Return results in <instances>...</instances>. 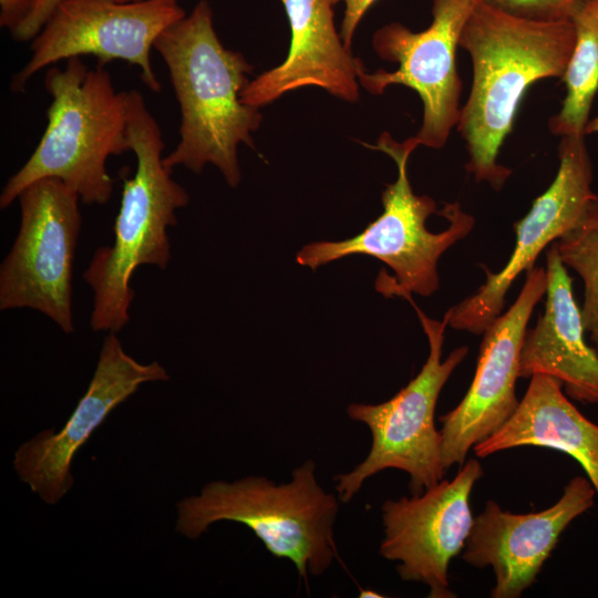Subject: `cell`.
Returning <instances> with one entry per match:
<instances>
[{"label": "cell", "mask_w": 598, "mask_h": 598, "mask_svg": "<svg viewBox=\"0 0 598 598\" xmlns=\"http://www.w3.org/2000/svg\"><path fill=\"white\" fill-rule=\"evenodd\" d=\"M575 44L570 19L538 22L511 17L477 2L458 47L471 56L473 83L457 131L466 144L465 168L499 190L512 169L497 162L526 90L563 78Z\"/></svg>", "instance_id": "obj_1"}, {"label": "cell", "mask_w": 598, "mask_h": 598, "mask_svg": "<svg viewBox=\"0 0 598 598\" xmlns=\"http://www.w3.org/2000/svg\"><path fill=\"white\" fill-rule=\"evenodd\" d=\"M154 49L167 65L181 109L179 142L163 157L164 165L200 174L213 164L230 187H237L238 146L255 148L251 133L262 121L259 109L241 100L252 65L240 52L223 45L207 0L164 30Z\"/></svg>", "instance_id": "obj_2"}, {"label": "cell", "mask_w": 598, "mask_h": 598, "mask_svg": "<svg viewBox=\"0 0 598 598\" xmlns=\"http://www.w3.org/2000/svg\"><path fill=\"white\" fill-rule=\"evenodd\" d=\"M127 137L137 165L134 176L123 182L114 243L100 247L83 274L94 293L90 320L94 331L116 333L127 324L133 272L142 265L166 269L171 258L167 228L176 225V210L189 202L163 163L161 127L136 90L127 91Z\"/></svg>", "instance_id": "obj_3"}, {"label": "cell", "mask_w": 598, "mask_h": 598, "mask_svg": "<svg viewBox=\"0 0 598 598\" xmlns=\"http://www.w3.org/2000/svg\"><path fill=\"white\" fill-rule=\"evenodd\" d=\"M44 86L52 102L48 125L34 152L7 182L2 209L34 181L61 179L85 204L102 205L113 194L106 159L131 151L127 137V91L116 92L111 74L99 65L89 70L81 56L64 69L51 65Z\"/></svg>", "instance_id": "obj_4"}, {"label": "cell", "mask_w": 598, "mask_h": 598, "mask_svg": "<svg viewBox=\"0 0 598 598\" xmlns=\"http://www.w3.org/2000/svg\"><path fill=\"white\" fill-rule=\"evenodd\" d=\"M419 145L415 136L396 142L388 132L379 136L375 145H369L388 154L398 167L396 179L382 193V214L351 238L303 246L297 262L316 270L347 256H371L394 272L391 276L382 269L377 278L375 289L384 297L434 293L440 283L439 259L471 233L475 219L457 200L444 203L437 212L433 198L413 193L408 161Z\"/></svg>", "instance_id": "obj_5"}, {"label": "cell", "mask_w": 598, "mask_h": 598, "mask_svg": "<svg viewBox=\"0 0 598 598\" xmlns=\"http://www.w3.org/2000/svg\"><path fill=\"white\" fill-rule=\"evenodd\" d=\"M338 499L321 487L316 463L308 460L285 484L264 476L209 482L198 495L177 503L176 532L196 539L220 520L244 524L271 555L291 560L308 582L309 575L323 574L337 555Z\"/></svg>", "instance_id": "obj_6"}, {"label": "cell", "mask_w": 598, "mask_h": 598, "mask_svg": "<svg viewBox=\"0 0 598 598\" xmlns=\"http://www.w3.org/2000/svg\"><path fill=\"white\" fill-rule=\"evenodd\" d=\"M417 313L429 341V357L421 371L390 400L379 404L353 403L350 419L364 423L372 434L368 456L352 471L334 477L341 502L348 503L363 483L377 473L395 468L410 476L412 495L422 494L444 478L441 433L434 423L436 402L444 384L468 353L466 346L454 349L442 360L447 316L442 321L429 318L404 295Z\"/></svg>", "instance_id": "obj_7"}, {"label": "cell", "mask_w": 598, "mask_h": 598, "mask_svg": "<svg viewBox=\"0 0 598 598\" xmlns=\"http://www.w3.org/2000/svg\"><path fill=\"white\" fill-rule=\"evenodd\" d=\"M17 199L20 227L0 268V309L38 310L71 333L81 198L61 179L47 177L28 185Z\"/></svg>", "instance_id": "obj_8"}, {"label": "cell", "mask_w": 598, "mask_h": 598, "mask_svg": "<svg viewBox=\"0 0 598 598\" xmlns=\"http://www.w3.org/2000/svg\"><path fill=\"white\" fill-rule=\"evenodd\" d=\"M184 17L178 0H63L32 40V55L12 76L11 91L23 92L38 71L55 62L94 55L102 66L113 60L140 66L143 83L158 93L151 50L159 34Z\"/></svg>", "instance_id": "obj_9"}, {"label": "cell", "mask_w": 598, "mask_h": 598, "mask_svg": "<svg viewBox=\"0 0 598 598\" xmlns=\"http://www.w3.org/2000/svg\"><path fill=\"white\" fill-rule=\"evenodd\" d=\"M478 0H432V22L414 32L400 22H390L372 37L375 53L396 63L392 72L359 73L360 85L371 94H382L393 84L414 90L423 104L422 125L415 137L420 145L442 148L461 116L462 81L455 52L463 28Z\"/></svg>", "instance_id": "obj_10"}, {"label": "cell", "mask_w": 598, "mask_h": 598, "mask_svg": "<svg viewBox=\"0 0 598 598\" xmlns=\"http://www.w3.org/2000/svg\"><path fill=\"white\" fill-rule=\"evenodd\" d=\"M482 476L481 463L470 458L451 481L443 478L422 494L382 505L381 556L399 563L403 580L426 585L430 598L456 597L450 589L448 565L471 533L470 497Z\"/></svg>", "instance_id": "obj_11"}, {"label": "cell", "mask_w": 598, "mask_h": 598, "mask_svg": "<svg viewBox=\"0 0 598 598\" xmlns=\"http://www.w3.org/2000/svg\"><path fill=\"white\" fill-rule=\"evenodd\" d=\"M586 135L563 136L559 167L550 186L538 196L527 215L515 223L514 250L497 272L482 266L486 280L476 292L451 307L447 326L473 334L484 331L502 315L506 293L522 272L534 267L548 245L569 230L597 196L592 188V164Z\"/></svg>", "instance_id": "obj_12"}, {"label": "cell", "mask_w": 598, "mask_h": 598, "mask_svg": "<svg viewBox=\"0 0 598 598\" xmlns=\"http://www.w3.org/2000/svg\"><path fill=\"white\" fill-rule=\"evenodd\" d=\"M542 267L526 271L515 302L483 333L475 374L463 400L442 415L441 453L445 470L462 466L470 450L489 437L515 412L519 358L534 308L546 293Z\"/></svg>", "instance_id": "obj_13"}, {"label": "cell", "mask_w": 598, "mask_h": 598, "mask_svg": "<svg viewBox=\"0 0 598 598\" xmlns=\"http://www.w3.org/2000/svg\"><path fill=\"white\" fill-rule=\"evenodd\" d=\"M169 375L156 361L140 363L128 355L115 332L104 338L97 364L85 394L65 425L45 430L22 443L13 467L44 503L55 505L71 489V463L106 416L146 382L167 381Z\"/></svg>", "instance_id": "obj_14"}, {"label": "cell", "mask_w": 598, "mask_h": 598, "mask_svg": "<svg viewBox=\"0 0 598 598\" xmlns=\"http://www.w3.org/2000/svg\"><path fill=\"white\" fill-rule=\"evenodd\" d=\"M596 496L587 476H575L558 502L540 512L515 514L488 501L474 518L462 558L476 568L493 569V598L520 597L535 582L561 533L592 507Z\"/></svg>", "instance_id": "obj_15"}, {"label": "cell", "mask_w": 598, "mask_h": 598, "mask_svg": "<svg viewBox=\"0 0 598 598\" xmlns=\"http://www.w3.org/2000/svg\"><path fill=\"white\" fill-rule=\"evenodd\" d=\"M280 1L291 33L288 54L282 63L249 81L241 93L243 102L260 109L306 86L358 102L359 73L364 65L337 31L331 0Z\"/></svg>", "instance_id": "obj_16"}, {"label": "cell", "mask_w": 598, "mask_h": 598, "mask_svg": "<svg viewBox=\"0 0 598 598\" xmlns=\"http://www.w3.org/2000/svg\"><path fill=\"white\" fill-rule=\"evenodd\" d=\"M546 301L536 324L527 329L519 358V378L548 374L577 402L598 403V355L585 339L573 280L555 244L546 250Z\"/></svg>", "instance_id": "obj_17"}, {"label": "cell", "mask_w": 598, "mask_h": 598, "mask_svg": "<svg viewBox=\"0 0 598 598\" xmlns=\"http://www.w3.org/2000/svg\"><path fill=\"white\" fill-rule=\"evenodd\" d=\"M517 446L568 454L580 464L598 496V424L579 412L559 380L542 373L532 375L515 412L473 451L477 457H486Z\"/></svg>", "instance_id": "obj_18"}, {"label": "cell", "mask_w": 598, "mask_h": 598, "mask_svg": "<svg viewBox=\"0 0 598 598\" xmlns=\"http://www.w3.org/2000/svg\"><path fill=\"white\" fill-rule=\"evenodd\" d=\"M570 20L575 44L563 80L566 95L560 111L549 122L558 136L586 135L589 113L598 91V0H580Z\"/></svg>", "instance_id": "obj_19"}, {"label": "cell", "mask_w": 598, "mask_h": 598, "mask_svg": "<svg viewBox=\"0 0 598 598\" xmlns=\"http://www.w3.org/2000/svg\"><path fill=\"white\" fill-rule=\"evenodd\" d=\"M564 265L581 279L585 331L598 355V195L578 221L554 241Z\"/></svg>", "instance_id": "obj_20"}, {"label": "cell", "mask_w": 598, "mask_h": 598, "mask_svg": "<svg viewBox=\"0 0 598 598\" xmlns=\"http://www.w3.org/2000/svg\"><path fill=\"white\" fill-rule=\"evenodd\" d=\"M487 7L518 19L550 22L570 19L580 0H478Z\"/></svg>", "instance_id": "obj_21"}, {"label": "cell", "mask_w": 598, "mask_h": 598, "mask_svg": "<svg viewBox=\"0 0 598 598\" xmlns=\"http://www.w3.org/2000/svg\"><path fill=\"white\" fill-rule=\"evenodd\" d=\"M62 1L63 0H34L30 13L14 30L11 31L13 40L20 42L33 40Z\"/></svg>", "instance_id": "obj_22"}, {"label": "cell", "mask_w": 598, "mask_h": 598, "mask_svg": "<svg viewBox=\"0 0 598 598\" xmlns=\"http://www.w3.org/2000/svg\"><path fill=\"white\" fill-rule=\"evenodd\" d=\"M377 0H331L336 6L344 3V14L341 23L340 35L344 45L351 50L354 32L367 11Z\"/></svg>", "instance_id": "obj_23"}, {"label": "cell", "mask_w": 598, "mask_h": 598, "mask_svg": "<svg viewBox=\"0 0 598 598\" xmlns=\"http://www.w3.org/2000/svg\"><path fill=\"white\" fill-rule=\"evenodd\" d=\"M34 0H0V25L14 30L30 13Z\"/></svg>", "instance_id": "obj_24"}, {"label": "cell", "mask_w": 598, "mask_h": 598, "mask_svg": "<svg viewBox=\"0 0 598 598\" xmlns=\"http://www.w3.org/2000/svg\"><path fill=\"white\" fill-rule=\"evenodd\" d=\"M592 133H598V115H596L592 120H589L585 130L586 135Z\"/></svg>", "instance_id": "obj_25"}, {"label": "cell", "mask_w": 598, "mask_h": 598, "mask_svg": "<svg viewBox=\"0 0 598 598\" xmlns=\"http://www.w3.org/2000/svg\"><path fill=\"white\" fill-rule=\"evenodd\" d=\"M360 597H383L381 595H379V592L377 591H372V590H361L360 591Z\"/></svg>", "instance_id": "obj_26"}, {"label": "cell", "mask_w": 598, "mask_h": 598, "mask_svg": "<svg viewBox=\"0 0 598 598\" xmlns=\"http://www.w3.org/2000/svg\"><path fill=\"white\" fill-rule=\"evenodd\" d=\"M117 2L120 3H131V2H138V1H143V0H116Z\"/></svg>", "instance_id": "obj_27"}]
</instances>
